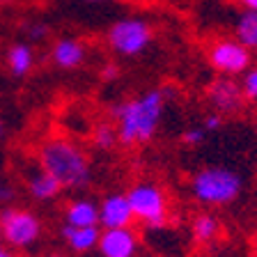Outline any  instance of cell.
Returning a JSON list of instances; mask_svg holds the SVG:
<instances>
[{"mask_svg":"<svg viewBox=\"0 0 257 257\" xmlns=\"http://www.w3.org/2000/svg\"><path fill=\"white\" fill-rule=\"evenodd\" d=\"M28 191H30V195L35 200H42V202H46V200L58 198L60 191H62V186H60V184L55 182L51 175H46L44 170H39V172H35V175H30Z\"/></svg>","mask_w":257,"mask_h":257,"instance_id":"9a60e30c","label":"cell"},{"mask_svg":"<svg viewBox=\"0 0 257 257\" xmlns=\"http://www.w3.org/2000/svg\"><path fill=\"white\" fill-rule=\"evenodd\" d=\"M0 257H10V255H7V252L3 250V248H0Z\"/></svg>","mask_w":257,"mask_h":257,"instance_id":"484cf974","label":"cell"},{"mask_svg":"<svg viewBox=\"0 0 257 257\" xmlns=\"http://www.w3.org/2000/svg\"><path fill=\"white\" fill-rule=\"evenodd\" d=\"M243 191V179L236 170L209 166L191 177V195L202 207H227Z\"/></svg>","mask_w":257,"mask_h":257,"instance_id":"3957f363","label":"cell"},{"mask_svg":"<svg viewBox=\"0 0 257 257\" xmlns=\"http://www.w3.org/2000/svg\"><path fill=\"white\" fill-rule=\"evenodd\" d=\"M51 257H58V255H51Z\"/></svg>","mask_w":257,"mask_h":257,"instance_id":"f1b7e54d","label":"cell"},{"mask_svg":"<svg viewBox=\"0 0 257 257\" xmlns=\"http://www.w3.org/2000/svg\"><path fill=\"white\" fill-rule=\"evenodd\" d=\"M204 138H207V131L202 126H188L182 134V143L186 147H198V145L204 143Z\"/></svg>","mask_w":257,"mask_h":257,"instance_id":"ffe728a7","label":"cell"},{"mask_svg":"<svg viewBox=\"0 0 257 257\" xmlns=\"http://www.w3.org/2000/svg\"><path fill=\"white\" fill-rule=\"evenodd\" d=\"M3 200H12V188L7 186V182L0 177V202H3Z\"/></svg>","mask_w":257,"mask_h":257,"instance_id":"603a6c76","label":"cell"},{"mask_svg":"<svg viewBox=\"0 0 257 257\" xmlns=\"http://www.w3.org/2000/svg\"><path fill=\"white\" fill-rule=\"evenodd\" d=\"M64 225H74V227H94L99 225V204L87 198L71 200L64 209Z\"/></svg>","mask_w":257,"mask_h":257,"instance_id":"8fae6325","label":"cell"},{"mask_svg":"<svg viewBox=\"0 0 257 257\" xmlns=\"http://www.w3.org/2000/svg\"><path fill=\"white\" fill-rule=\"evenodd\" d=\"M246 12H257V0H236Z\"/></svg>","mask_w":257,"mask_h":257,"instance_id":"d4e9b609","label":"cell"},{"mask_svg":"<svg viewBox=\"0 0 257 257\" xmlns=\"http://www.w3.org/2000/svg\"><path fill=\"white\" fill-rule=\"evenodd\" d=\"M85 60V46L76 39H60L53 46V62L60 69H76Z\"/></svg>","mask_w":257,"mask_h":257,"instance_id":"4fadbf2b","label":"cell"},{"mask_svg":"<svg viewBox=\"0 0 257 257\" xmlns=\"http://www.w3.org/2000/svg\"><path fill=\"white\" fill-rule=\"evenodd\" d=\"M218 232H220L218 218H216L214 214H209V211L198 214L191 223V234L198 243H211V241L218 236Z\"/></svg>","mask_w":257,"mask_h":257,"instance_id":"2e32d148","label":"cell"},{"mask_svg":"<svg viewBox=\"0 0 257 257\" xmlns=\"http://www.w3.org/2000/svg\"><path fill=\"white\" fill-rule=\"evenodd\" d=\"M0 248H3V246H0Z\"/></svg>","mask_w":257,"mask_h":257,"instance_id":"f546056e","label":"cell"},{"mask_svg":"<svg viewBox=\"0 0 257 257\" xmlns=\"http://www.w3.org/2000/svg\"><path fill=\"white\" fill-rule=\"evenodd\" d=\"M234 37L248 51H257V12H241L234 23Z\"/></svg>","mask_w":257,"mask_h":257,"instance_id":"5bb4252c","label":"cell"},{"mask_svg":"<svg viewBox=\"0 0 257 257\" xmlns=\"http://www.w3.org/2000/svg\"><path fill=\"white\" fill-rule=\"evenodd\" d=\"M200 126L207 131V134H211V131H218L220 126H223V115L220 112H209V115H204V122L200 124Z\"/></svg>","mask_w":257,"mask_h":257,"instance_id":"44dd1931","label":"cell"},{"mask_svg":"<svg viewBox=\"0 0 257 257\" xmlns=\"http://www.w3.org/2000/svg\"><path fill=\"white\" fill-rule=\"evenodd\" d=\"M172 87H154L136 99L119 101L110 108V115L115 117L117 126V143L124 147H136V145L150 143L159 131L161 117L166 101L172 99Z\"/></svg>","mask_w":257,"mask_h":257,"instance_id":"6da1fadb","label":"cell"},{"mask_svg":"<svg viewBox=\"0 0 257 257\" xmlns=\"http://www.w3.org/2000/svg\"><path fill=\"white\" fill-rule=\"evenodd\" d=\"M32 48L28 44H16L10 48V55H7V62H10V69L14 76H26L32 67Z\"/></svg>","mask_w":257,"mask_h":257,"instance_id":"e0dca14e","label":"cell"},{"mask_svg":"<svg viewBox=\"0 0 257 257\" xmlns=\"http://www.w3.org/2000/svg\"><path fill=\"white\" fill-rule=\"evenodd\" d=\"M42 234V223L28 209H5L0 216V239L12 248H28Z\"/></svg>","mask_w":257,"mask_h":257,"instance_id":"8992f818","label":"cell"},{"mask_svg":"<svg viewBox=\"0 0 257 257\" xmlns=\"http://www.w3.org/2000/svg\"><path fill=\"white\" fill-rule=\"evenodd\" d=\"M207 58H209V64L220 76L234 78V76H243L250 69L252 51L241 46L236 39H218V42H214L209 46Z\"/></svg>","mask_w":257,"mask_h":257,"instance_id":"52a82bcc","label":"cell"},{"mask_svg":"<svg viewBox=\"0 0 257 257\" xmlns=\"http://www.w3.org/2000/svg\"><path fill=\"white\" fill-rule=\"evenodd\" d=\"M62 236H64V241L69 243L71 250L90 252L92 248H96V243H99L101 230H99V225H94V227H74V225H64Z\"/></svg>","mask_w":257,"mask_h":257,"instance_id":"7c38bea8","label":"cell"},{"mask_svg":"<svg viewBox=\"0 0 257 257\" xmlns=\"http://www.w3.org/2000/svg\"><path fill=\"white\" fill-rule=\"evenodd\" d=\"M96 248H99L101 257H136V252H138V232L134 227L101 230Z\"/></svg>","mask_w":257,"mask_h":257,"instance_id":"9c48e42d","label":"cell"},{"mask_svg":"<svg viewBox=\"0 0 257 257\" xmlns=\"http://www.w3.org/2000/svg\"><path fill=\"white\" fill-rule=\"evenodd\" d=\"M3 131H5V128H3V122H0V136H3Z\"/></svg>","mask_w":257,"mask_h":257,"instance_id":"83f0119b","label":"cell"},{"mask_svg":"<svg viewBox=\"0 0 257 257\" xmlns=\"http://www.w3.org/2000/svg\"><path fill=\"white\" fill-rule=\"evenodd\" d=\"M207 101L211 103V108H216V112H236L243 103L241 83H236L230 76H218L209 83Z\"/></svg>","mask_w":257,"mask_h":257,"instance_id":"ba28073f","label":"cell"},{"mask_svg":"<svg viewBox=\"0 0 257 257\" xmlns=\"http://www.w3.org/2000/svg\"><path fill=\"white\" fill-rule=\"evenodd\" d=\"M134 211L126 200V193H110L99 204V225L103 230H115V227H131Z\"/></svg>","mask_w":257,"mask_h":257,"instance_id":"30bf717a","label":"cell"},{"mask_svg":"<svg viewBox=\"0 0 257 257\" xmlns=\"http://www.w3.org/2000/svg\"><path fill=\"white\" fill-rule=\"evenodd\" d=\"M30 37H35V39H42V37H46V26H32L30 28Z\"/></svg>","mask_w":257,"mask_h":257,"instance_id":"cb8c5ba5","label":"cell"},{"mask_svg":"<svg viewBox=\"0 0 257 257\" xmlns=\"http://www.w3.org/2000/svg\"><path fill=\"white\" fill-rule=\"evenodd\" d=\"M117 64H112V62H108V64H103V69H101V78L103 80H112V78H117Z\"/></svg>","mask_w":257,"mask_h":257,"instance_id":"7402d4cb","label":"cell"},{"mask_svg":"<svg viewBox=\"0 0 257 257\" xmlns=\"http://www.w3.org/2000/svg\"><path fill=\"white\" fill-rule=\"evenodd\" d=\"M241 92H243V99L257 101V67H250L243 74V78H241Z\"/></svg>","mask_w":257,"mask_h":257,"instance_id":"d6986e66","label":"cell"},{"mask_svg":"<svg viewBox=\"0 0 257 257\" xmlns=\"http://www.w3.org/2000/svg\"><path fill=\"white\" fill-rule=\"evenodd\" d=\"M39 166L62 188L78 191L92 179L90 161L78 145L64 138H51L39 147Z\"/></svg>","mask_w":257,"mask_h":257,"instance_id":"7a4b0ae2","label":"cell"},{"mask_svg":"<svg viewBox=\"0 0 257 257\" xmlns=\"http://www.w3.org/2000/svg\"><path fill=\"white\" fill-rule=\"evenodd\" d=\"M92 140L99 150H112L115 143H117V131L110 126V124H99L92 134Z\"/></svg>","mask_w":257,"mask_h":257,"instance_id":"ac0fdd59","label":"cell"},{"mask_svg":"<svg viewBox=\"0 0 257 257\" xmlns=\"http://www.w3.org/2000/svg\"><path fill=\"white\" fill-rule=\"evenodd\" d=\"M108 46L122 58H138L154 39V30L145 19L126 16L108 28Z\"/></svg>","mask_w":257,"mask_h":257,"instance_id":"5b68a950","label":"cell"},{"mask_svg":"<svg viewBox=\"0 0 257 257\" xmlns=\"http://www.w3.org/2000/svg\"><path fill=\"white\" fill-rule=\"evenodd\" d=\"M90 3H106V0H90Z\"/></svg>","mask_w":257,"mask_h":257,"instance_id":"4316f807","label":"cell"},{"mask_svg":"<svg viewBox=\"0 0 257 257\" xmlns=\"http://www.w3.org/2000/svg\"><path fill=\"white\" fill-rule=\"evenodd\" d=\"M126 200L134 211V220L150 230L163 227L168 220V198L163 188L154 182H138L126 193Z\"/></svg>","mask_w":257,"mask_h":257,"instance_id":"277c9868","label":"cell"}]
</instances>
